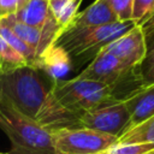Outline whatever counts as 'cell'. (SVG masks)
<instances>
[{
    "label": "cell",
    "instance_id": "1",
    "mask_svg": "<svg viewBox=\"0 0 154 154\" xmlns=\"http://www.w3.org/2000/svg\"><path fill=\"white\" fill-rule=\"evenodd\" d=\"M54 81L34 65H24L0 73V97L20 113L36 119Z\"/></svg>",
    "mask_w": 154,
    "mask_h": 154
},
{
    "label": "cell",
    "instance_id": "2",
    "mask_svg": "<svg viewBox=\"0 0 154 154\" xmlns=\"http://www.w3.org/2000/svg\"><path fill=\"white\" fill-rule=\"evenodd\" d=\"M0 129L11 142L6 154H55L52 132L1 97Z\"/></svg>",
    "mask_w": 154,
    "mask_h": 154
},
{
    "label": "cell",
    "instance_id": "3",
    "mask_svg": "<svg viewBox=\"0 0 154 154\" xmlns=\"http://www.w3.org/2000/svg\"><path fill=\"white\" fill-rule=\"evenodd\" d=\"M135 25H137L136 22L131 19L83 29H67L53 43L61 47L70 55L73 65L77 60L81 63L88 59L93 60L100 49L131 30Z\"/></svg>",
    "mask_w": 154,
    "mask_h": 154
},
{
    "label": "cell",
    "instance_id": "4",
    "mask_svg": "<svg viewBox=\"0 0 154 154\" xmlns=\"http://www.w3.org/2000/svg\"><path fill=\"white\" fill-rule=\"evenodd\" d=\"M49 94L59 105L79 114L118 101L111 85L78 77L54 81Z\"/></svg>",
    "mask_w": 154,
    "mask_h": 154
},
{
    "label": "cell",
    "instance_id": "5",
    "mask_svg": "<svg viewBox=\"0 0 154 154\" xmlns=\"http://www.w3.org/2000/svg\"><path fill=\"white\" fill-rule=\"evenodd\" d=\"M76 77L108 84L116 95V93L124 91L135 84L140 79V71L138 67H130L113 54L100 49Z\"/></svg>",
    "mask_w": 154,
    "mask_h": 154
},
{
    "label": "cell",
    "instance_id": "6",
    "mask_svg": "<svg viewBox=\"0 0 154 154\" xmlns=\"http://www.w3.org/2000/svg\"><path fill=\"white\" fill-rule=\"evenodd\" d=\"M55 154H97L114 146L118 137L88 128L51 131Z\"/></svg>",
    "mask_w": 154,
    "mask_h": 154
},
{
    "label": "cell",
    "instance_id": "7",
    "mask_svg": "<svg viewBox=\"0 0 154 154\" xmlns=\"http://www.w3.org/2000/svg\"><path fill=\"white\" fill-rule=\"evenodd\" d=\"M130 113L124 101L85 111L81 116V126L120 137L129 128Z\"/></svg>",
    "mask_w": 154,
    "mask_h": 154
},
{
    "label": "cell",
    "instance_id": "8",
    "mask_svg": "<svg viewBox=\"0 0 154 154\" xmlns=\"http://www.w3.org/2000/svg\"><path fill=\"white\" fill-rule=\"evenodd\" d=\"M102 49L113 54L125 65L130 67H138L148 53L143 26L138 24L135 25L131 30L112 41Z\"/></svg>",
    "mask_w": 154,
    "mask_h": 154
},
{
    "label": "cell",
    "instance_id": "9",
    "mask_svg": "<svg viewBox=\"0 0 154 154\" xmlns=\"http://www.w3.org/2000/svg\"><path fill=\"white\" fill-rule=\"evenodd\" d=\"M43 71L53 81L65 79L64 77L71 72L73 65L70 55L59 46L52 43L37 59L35 65Z\"/></svg>",
    "mask_w": 154,
    "mask_h": 154
},
{
    "label": "cell",
    "instance_id": "10",
    "mask_svg": "<svg viewBox=\"0 0 154 154\" xmlns=\"http://www.w3.org/2000/svg\"><path fill=\"white\" fill-rule=\"evenodd\" d=\"M130 113L129 128H132L154 116V83L142 85L125 100H123Z\"/></svg>",
    "mask_w": 154,
    "mask_h": 154
},
{
    "label": "cell",
    "instance_id": "11",
    "mask_svg": "<svg viewBox=\"0 0 154 154\" xmlns=\"http://www.w3.org/2000/svg\"><path fill=\"white\" fill-rule=\"evenodd\" d=\"M118 18L106 0H95L84 11L78 12L71 24L65 29H83L89 26H99L117 22Z\"/></svg>",
    "mask_w": 154,
    "mask_h": 154
},
{
    "label": "cell",
    "instance_id": "12",
    "mask_svg": "<svg viewBox=\"0 0 154 154\" xmlns=\"http://www.w3.org/2000/svg\"><path fill=\"white\" fill-rule=\"evenodd\" d=\"M20 22L38 29L46 28L54 17L51 12L48 0H28L25 5L14 13Z\"/></svg>",
    "mask_w": 154,
    "mask_h": 154
},
{
    "label": "cell",
    "instance_id": "13",
    "mask_svg": "<svg viewBox=\"0 0 154 154\" xmlns=\"http://www.w3.org/2000/svg\"><path fill=\"white\" fill-rule=\"evenodd\" d=\"M119 144L154 143V116L128 129L117 141Z\"/></svg>",
    "mask_w": 154,
    "mask_h": 154
},
{
    "label": "cell",
    "instance_id": "14",
    "mask_svg": "<svg viewBox=\"0 0 154 154\" xmlns=\"http://www.w3.org/2000/svg\"><path fill=\"white\" fill-rule=\"evenodd\" d=\"M0 36L13 48L16 49L23 58L28 61L29 65H35L36 61V53L32 48H30L26 43H24L0 18Z\"/></svg>",
    "mask_w": 154,
    "mask_h": 154
},
{
    "label": "cell",
    "instance_id": "15",
    "mask_svg": "<svg viewBox=\"0 0 154 154\" xmlns=\"http://www.w3.org/2000/svg\"><path fill=\"white\" fill-rule=\"evenodd\" d=\"M29 65L28 61L16 49H13L0 36V73L11 71L13 69Z\"/></svg>",
    "mask_w": 154,
    "mask_h": 154
},
{
    "label": "cell",
    "instance_id": "16",
    "mask_svg": "<svg viewBox=\"0 0 154 154\" xmlns=\"http://www.w3.org/2000/svg\"><path fill=\"white\" fill-rule=\"evenodd\" d=\"M81 2H82V0H67L65 2V5L61 7V10L59 11V13L57 14V17L54 18L60 29V34L71 24V22L78 13V7H79Z\"/></svg>",
    "mask_w": 154,
    "mask_h": 154
},
{
    "label": "cell",
    "instance_id": "17",
    "mask_svg": "<svg viewBox=\"0 0 154 154\" xmlns=\"http://www.w3.org/2000/svg\"><path fill=\"white\" fill-rule=\"evenodd\" d=\"M154 150V143H141V144H119L107 148L97 154H148Z\"/></svg>",
    "mask_w": 154,
    "mask_h": 154
},
{
    "label": "cell",
    "instance_id": "18",
    "mask_svg": "<svg viewBox=\"0 0 154 154\" xmlns=\"http://www.w3.org/2000/svg\"><path fill=\"white\" fill-rule=\"evenodd\" d=\"M153 13L154 0H134L131 19L136 22V24L142 25V23Z\"/></svg>",
    "mask_w": 154,
    "mask_h": 154
},
{
    "label": "cell",
    "instance_id": "19",
    "mask_svg": "<svg viewBox=\"0 0 154 154\" xmlns=\"http://www.w3.org/2000/svg\"><path fill=\"white\" fill-rule=\"evenodd\" d=\"M118 20H131L134 0H106Z\"/></svg>",
    "mask_w": 154,
    "mask_h": 154
},
{
    "label": "cell",
    "instance_id": "20",
    "mask_svg": "<svg viewBox=\"0 0 154 154\" xmlns=\"http://www.w3.org/2000/svg\"><path fill=\"white\" fill-rule=\"evenodd\" d=\"M138 71L143 85H149L154 83V48L147 53L144 60L138 66Z\"/></svg>",
    "mask_w": 154,
    "mask_h": 154
},
{
    "label": "cell",
    "instance_id": "21",
    "mask_svg": "<svg viewBox=\"0 0 154 154\" xmlns=\"http://www.w3.org/2000/svg\"><path fill=\"white\" fill-rule=\"evenodd\" d=\"M28 0H0V17L17 13Z\"/></svg>",
    "mask_w": 154,
    "mask_h": 154
},
{
    "label": "cell",
    "instance_id": "22",
    "mask_svg": "<svg viewBox=\"0 0 154 154\" xmlns=\"http://www.w3.org/2000/svg\"><path fill=\"white\" fill-rule=\"evenodd\" d=\"M148 154H154V150H153V152H149Z\"/></svg>",
    "mask_w": 154,
    "mask_h": 154
},
{
    "label": "cell",
    "instance_id": "23",
    "mask_svg": "<svg viewBox=\"0 0 154 154\" xmlns=\"http://www.w3.org/2000/svg\"><path fill=\"white\" fill-rule=\"evenodd\" d=\"M0 154H6V153H1V152H0Z\"/></svg>",
    "mask_w": 154,
    "mask_h": 154
}]
</instances>
